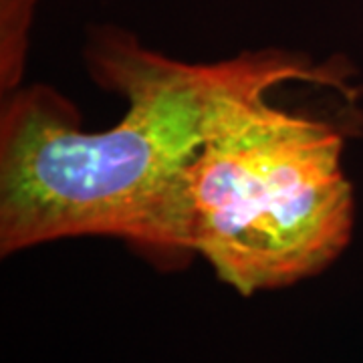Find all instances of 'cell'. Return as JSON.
<instances>
[{"label":"cell","mask_w":363,"mask_h":363,"mask_svg":"<svg viewBox=\"0 0 363 363\" xmlns=\"http://www.w3.org/2000/svg\"><path fill=\"white\" fill-rule=\"evenodd\" d=\"M2 2V85L14 87L21 77L25 57L26 28L35 0H0Z\"/></svg>","instance_id":"3"},{"label":"cell","mask_w":363,"mask_h":363,"mask_svg":"<svg viewBox=\"0 0 363 363\" xmlns=\"http://www.w3.org/2000/svg\"><path fill=\"white\" fill-rule=\"evenodd\" d=\"M89 73L121 93L128 111L83 131L73 105L35 85L14 93L0 119V248L11 255L71 236H116L178 250L188 172L236 109L286 81L350 91L329 65L286 51L184 63L101 26L87 47Z\"/></svg>","instance_id":"1"},{"label":"cell","mask_w":363,"mask_h":363,"mask_svg":"<svg viewBox=\"0 0 363 363\" xmlns=\"http://www.w3.org/2000/svg\"><path fill=\"white\" fill-rule=\"evenodd\" d=\"M353 224L343 135L260 95L214 131L188 172L178 250L202 255L220 281L252 295L327 269Z\"/></svg>","instance_id":"2"}]
</instances>
